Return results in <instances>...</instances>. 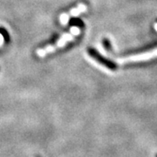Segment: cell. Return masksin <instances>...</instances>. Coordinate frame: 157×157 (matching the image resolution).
Masks as SVG:
<instances>
[{"mask_svg": "<svg viewBox=\"0 0 157 157\" xmlns=\"http://www.w3.org/2000/svg\"><path fill=\"white\" fill-rule=\"evenodd\" d=\"M79 33H80V29H79V27H78V25H77V26H74V27H73V28L71 29V31H70L69 33L64 34L61 38L57 41L56 44L47 45L45 48L39 49V50L37 51V54H38L39 57H44L45 56L46 54H48V53H51V52H55V51L58 50L59 48L64 47L65 45H67L68 43H70L71 41H73V39H75L78 34H79Z\"/></svg>", "mask_w": 157, "mask_h": 157, "instance_id": "6da1fadb", "label": "cell"}, {"mask_svg": "<svg viewBox=\"0 0 157 157\" xmlns=\"http://www.w3.org/2000/svg\"><path fill=\"white\" fill-rule=\"evenodd\" d=\"M157 57V47L155 48L154 50L147 51V52H140L137 54H132L128 57H124L122 59H121L120 60L122 63H128V62H139L147 60L153 58H156Z\"/></svg>", "mask_w": 157, "mask_h": 157, "instance_id": "7a4b0ae2", "label": "cell"}, {"mask_svg": "<svg viewBox=\"0 0 157 157\" xmlns=\"http://www.w3.org/2000/svg\"><path fill=\"white\" fill-rule=\"evenodd\" d=\"M86 10V6H85V5H83V4H80V5L77 6L76 8H74V9H73V10H71V11H69L68 13L62 15V17H61L62 24H67L68 18H69L70 16H76V15L79 14L80 12H83V11H85Z\"/></svg>", "mask_w": 157, "mask_h": 157, "instance_id": "3957f363", "label": "cell"}, {"mask_svg": "<svg viewBox=\"0 0 157 157\" xmlns=\"http://www.w3.org/2000/svg\"><path fill=\"white\" fill-rule=\"evenodd\" d=\"M155 31L157 32V23L155 24Z\"/></svg>", "mask_w": 157, "mask_h": 157, "instance_id": "277c9868", "label": "cell"}, {"mask_svg": "<svg viewBox=\"0 0 157 157\" xmlns=\"http://www.w3.org/2000/svg\"><path fill=\"white\" fill-rule=\"evenodd\" d=\"M36 157H41V156H39V155H36Z\"/></svg>", "mask_w": 157, "mask_h": 157, "instance_id": "5b68a950", "label": "cell"}, {"mask_svg": "<svg viewBox=\"0 0 157 157\" xmlns=\"http://www.w3.org/2000/svg\"><path fill=\"white\" fill-rule=\"evenodd\" d=\"M155 157H157V155H155Z\"/></svg>", "mask_w": 157, "mask_h": 157, "instance_id": "8992f818", "label": "cell"}]
</instances>
